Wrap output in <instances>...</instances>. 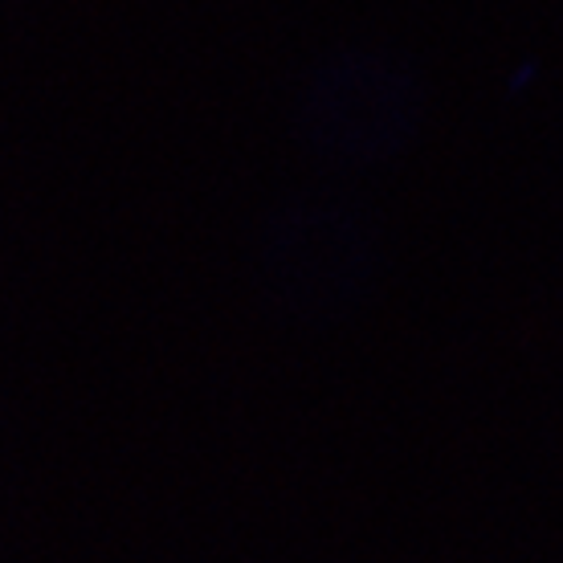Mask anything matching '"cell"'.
I'll return each instance as SVG.
<instances>
[{
    "instance_id": "6da1fadb",
    "label": "cell",
    "mask_w": 563,
    "mask_h": 563,
    "mask_svg": "<svg viewBox=\"0 0 563 563\" xmlns=\"http://www.w3.org/2000/svg\"><path fill=\"white\" fill-rule=\"evenodd\" d=\"M421 74L388 45H343L319 57L298 90V131L310 155L331 164H372L417 135Z\"/></svg>"
},
{
    "instance_id": "7a4b0ae2",
    "label": "cell",
    "mask_w": 563,
    "mask_h": 563,
    "mask_svg": "<svg viewBox=\"0 0 563 563\" xmlns=\"http://www.w3.org/2000/svg\"><path fill=\"white\" fill-rule=\"evenodd\" d=\"M262 238V286L282 310L298 319H319L331 310H352L376 278V233L364 212L339 200H295L269 217Z\"/></svg>"
},
{
    "instance_id": "3957f363",
    "label": "cell",
    "mask_w": 563,
    "mask_h": 563,
    "mask_svg": "<svg viewBox=\"0 0 563 563\" xmlns=\"http://www.w3.org/2000/svg\"><path fill=\"white\" fill-rule=\"evenodd\" d=\"M536 78V62H522V66H515V74L507 78V95H519V90H527V82Z\"/></svg>"
}]
</instances>
